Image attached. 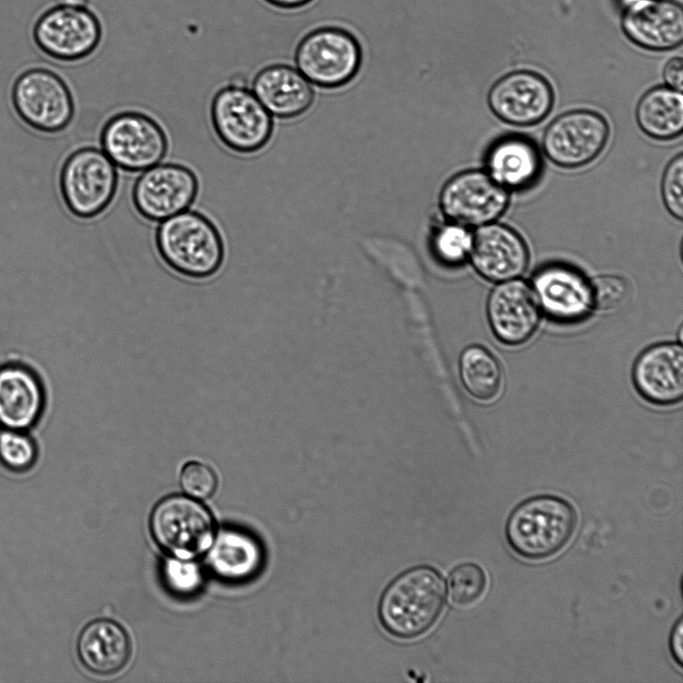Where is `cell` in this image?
I'll return each mask as SVG.
<instances>
[{
	"mask_svg": "<svg viewBox=\"0 0 683 683\" xmlns=\"http://www.w3.org/2000/svg\"><path fill=\"white\" fill-rule=\"evenodd\" d=\"M199 181L189 167L173 162L158 163L137 177L132 202L141 217L161 222L191 207Z\"/></svg>",
	"mask_w": 683,
	"mask_h": 683,
	"instance_id": "4fadbf2b",
	"label": "cell"
},
{
	"mask_svg": "<svg viewBox=\"0 0 683 683\" xmlns=\"http://www.w3.org/2000/svg\"><path fill=\"white\" fill-rule=\"evenodd\" d=\"M39 446L30 431L0 428V466L13 475H24L39 460Z\"/></svg>",
	"mask_w": 683,
	"mask_h": 683,
	"instance_id": "83f0119b",
	"label": "cell"
},
{
	"mask_svg": "<svg viewBox=\"0 0 683 683\" xmlns=\"http://www.w3.org/2000/svg\"><path fill=\"white\" fill-rule=\"evenodd\" d=\"M267 3L284 9H293L305 4H308L312 0H265Z\"/></svg>",
	"mask_w": 683,
	"mask_h": 683,
	"instance_id": "d590c367",
	"label": "cell"
},
{
	"mask_svg": "<svg viewBox=\"0 0 683 683\" xmlns=\"http://www.w3.org/2000/svg\"><path fill=\"white\" fill-rule=\"evenodd\" d=\"M578 512L566 498L537 494L509 513L504 535L509 549L528 562H543L560 554L578 528Z\"/></svg>",
	"mask_w": 683,
	"mask_h": 683,
	"instance_id": "6da1fadb",
	"label": "cell"
},
{
	"mask_svg": "<svg viewBox=\"0 0 683 683\" xmlns=\"http://www.w3.org/2000/svg\"><path fill=\"white\" fill-rule=\"evenodd\" d=\"M663 78L666 86L677 91H682L683 61L681 57H673L665 64Z\"/></svg>",
	"mask_w": 683,
	"mask_h": 683,
	"instance_id": "836d02e7",
	"label": "cell"
},
{
	"mask_svg": "<svg viewBox=\"0 0 683 683\" xmlns=\"http://www.w3.org/2000/svg\"><path fill=\"white\" fill-rule=\"evenodd\" d=\"M683 154L679 153L666 166L661 194L667 211L676 219L683 217Z\"/></svg>",
	"mask_w": 683,
	"mask_h": 683,
	"instance_id": "1f68e13d",
	"label": "cell"
},
{
	"mask_svg": "<svg viewBox=\"0 0 683 683\" xmlns=\"http://www.w3.org/2000/svg\"><path fill=\"white\" fill-rule=\"evenodd\" d=\"M488 105L501 121L518 127L544 120L554 103L548 80L531 70H517L498 79L488 93Z\"/></svg>",
	"mask_w": 683,
	"mask_h": 683,
	"instance_id": "5bb4252c",
	"label": "cell"
},
{
	"mask_svg": "<svg viewBox=\"0 0 683 683\" xmlns=\"http://www.w3.org/2000/svg\"><path fill=\"white\" fill-rule=\"evenodd\" d=\"M251 90L272 117L292 119L303 115L315 99L313 85L293 65L270 63L252 80Z\"/></svg>",
	"mask_w": 683,
	"mask_h": 683,
	"instance_id": "ffe728a7",
	"label": "cell"
},
{
	"mask_svg": "<svg viewBox=\"0 0 683 683\" xmlns=\"http://www.w3.org/2000/svg\"><path fill=\"white\" fill-rule=\"evenodd\" d=\"M460 377L468 393L480 401H492L502 388L500 363L486 348L467 347L460 357Z\"/></svg>",
	"mask_w": 683,
	"mask_h": 683,
	"instance_id": "484cf974",
	"label": "cell"
},
{
	"mask_svg": "<svg viewBox=\"0 0 683 683\" xmlns=\"http://www.w3.org/2000/svg\"><path fill=\"white\" fill-rule=\"evenodd\" d=\"M101 149L126 172H142L158 163L168 151L164 128L153 117L138 111L112 115L100 132Z\"/></svg>",
	"mask_w": 683,
	"mask_h": 683,
	"instance_id": "ba28073f",
	"label": "cell"
},
{
	"mask_svg": "<svg viewBox=\"0 0 683 683\" xmlns=\"http://www.w3.org/2000/svg\"><path fill=\"white\" fill-rule=\"evenodd\" d=\"M532 290L540 310L558 322L583 319L592 308L590 282L566 264L553 263L538 269Z\"/></svg>",
	"mask_w": 683,
	"mask_h": 683,
	"instance_id": "ac0fdd59",
	"label": "cell"
},
{
	"mask_svg": "<svg viewBox=\"0 0 683 683\" xmlns=\"http://www.w3.org/2000/svg\"><path fill=\"white\" fill-rule=\"evenodd\" d=\"M448 587L450 598L455 605L470 607L485 594L487 576L478 564L462 563L450 573Z\"/></svg>",
	"mask_w": 683,
	"mask_h": 683,
	"instance_id": "f1b7e54d",
	"label": "cell"
},
{
	"mask_svg": "<svg viewBox=\"0 0 683 683\" xmlns=\"http://www.w3.org/2000/svg\"><path fill=\"white\" fill-rule=\"evenodd\" d=\"M119 182L116 165L96 146L70 153L59 173V190L68 211L79 219L102 214L115 198Z\"/></svg>",
	"mask_w": 683,
	"mask_h": 683,
	"instance_id": "277c9868",
	"label": "cell"
},
{
	"mask_svg": "<svg viewBox=\"0 0 683 683\" xmlns=\"http://www.w3.org/2000/svg\"><path fill=\"white\" fill-rule=\"evenodd\" d=\"M486 172L506 190H524L538 180L542 159L529 138L510 134L493 142L485 154Z\"/></svg>",
	"mask_w": 683,
	"mask_h": 683,
	"instance_id": "7402d4cb",
	"label": "cell"
},
{
	"mask_svg": "<svg viewBox=\"0 0 683 683\" xmlns=\"http://www.w3.org/2000/svg\"><path fill=\"white\" fill-rule=\"evenodd\" d=\"M77 653L91 672L111 675L128 662L131 642L124 628L115 621L98 619L84 627L77 640Z\"/></svg>",
	"mask_w": 683,
	"mask_h": 683,
	"instance_id": "603a6c76",
	"label": "cell"
},
{
	"mask_svg": "<svg viewBox=\"0 0 683 683\" xmlns=\"http://www.w3.org/2000/svg\"><path fill=\"white\" fill-rule=\"evenodd\" d=\"M167 585L175 592L188 594L196 591L202 581L201 571L195 563L187 559H169L164 565Z\"/></svg>",
	"mask_w": 683,
	"mask_h": 683,
	"instance_id": "d6a6232c",
	"label": "cell"
},
{
	"mask_svg": "<svg viewBox=\"0 0 683 683\" xmlns=\"http://www.w3.org/2000/svg\"><path fill=\"white\" fill-rule=\"evenodd\" d=\"M473 233L469 227L443 218L434 223L429 231V246L434 256L443 264H462L472 248Z\"/></svg>",
	"mask_w": 683,
	"mask_h": 683,
	"instance_id": "4316f807",
	"label": "cell"
},
{
	"mask_svg": "<svg viewBox=\"0 0 683 683\" xmlns=\"http://www.w3.org/2000/svg\"><path fill=\"white\" fill-rule=\"evenodd\" d=\"M621 25L637 46L671 50L683 41V8L675 0H632L625 5Z\"/></svg>",
	"mask_w": 683,
	"mask_h": 683,
	"instance_id": "d6986e66",
	"label": "cell"
},
{
	"mask_svg": "<svg viewBox=\"0 0 683 683\" xmlns=\"http://www.w3.org/2000/svg\"><path fill=\"white\" fill-rule=\"evenodd\" d=\"M610 134L606 118L589 109H575L557 116L546 127L542 148L556 166L583 167L604 150Z\"/></svg>",
	"mask_w": 683,
	"mask_h": 683,
	"instance_id": "8fae6325",
	"label": "cell"
},
{
	"mask_svg": "<svg viewBox=\"0 0 683 683\" xmlns=\"http://www.w3.org/2000/svg\"><path fill=\"white\" fill-rule=\"evenodd\" d=\"M590 292L592 307L608 312L618 309L626 301L628 285L621 276L604 274L590 282Z\"/></svg>",
	"mask_w": 683,
	"mask_h": 683,
	"instance_id": "f546056e",
	"label": "cell"
},
{
	"mask_svg": "<svg viewBox=\"0 0 683 683\" xmlns=\"http://www.w3.org/2000/svg\"><path fill=\"white\" fill-rule=\"evenodd\" d=\"M11 99L20 119L42 133H59L74 117V100L68 85L46 68L21 73L13 84Z\"/></svg>",
	"mask_w": 683,
	"mask_h": 683,
	"instance_id": "9c48e42d",
	"label": "cell"
},
{
	"mask_svg": "<svg viewBox=\"0 0 683 683\" xmlns=\"http://www.w3.org/2000/svg\"><path fill=\"white\" fill-rule=\"evenodd\" d=\"M487 316L496 338L506 345H520L535 333L540 307L530 286L522 280L500 282L487 301Z\"/></svg>",
	"mask_w": 683,
	"mask_h": 683,
	"instance_id": "e0dca14e",
	"label": "cell"
},
{
	"mask_svg": "<svg viewBox=\"0 0 683 683\" xmlns=\"http://www.w3.org/2000/svg\"><path fill=\"white\" fill-rule=\"evenodd\" d=\"M637 391L647 401L671 405L683 397V350L675 342L653 345L643 351L633 367Z\"/></svg>",
	"mask_w": 683,
	"mask_h": 683,
	"instance_id": "44dd1931",
	"label": "cell"
},
{
	"mask_svg": "<svg viewBox=\"0 0 683 683\" xmlns=\"http://www.w3.org/2000/svg\"><path fill=\"white\" fill-rule=\"evenodd\" d=\"M155 246L171 270L196 280L217 273L225 257L219 229L204 214L189 209L159 222Z\"/></svg>",
	"mask_w": 683,
	"mask_h": 683,
	"instance_id": "7a4b0ae2",
	"label": "cell"
},
{
	"mask_svg": "<svg viewBox=\"0 0 683 683\" xmlns=\"http://www.w3.org/2000/svg\"><path fill=\"white\" fill-rule=\"evenodd\" d=\"M100 18L84 1L59 0L35 21L32 36L37 47L60 62L89 57L100 45Z\"/></svg>",
	"mask_w": 683,
	"mask_h": 683,
	"instance_id": "5b68a950",
	"label": "cell"
},
{
	"mask_svg": "<svg viewBox=\"0 0 683 683\" xmlns=\"http://www.w3.org/2000/svg\"><path fill=\"white\" fill-rule=\"evenodd\" d=\"M218 479L214 470L199 461L187 462L180 473V485L184 492L197 499H206L213 495Z\"/></svg>",
	"mask_w": 683,
	"mask_h": 683,
	"instance_id": "4dcf8cb0",
	"label": "cell"
},
{
	"mask_svg": "<svg viewBox=\"0 0 683 683\" xmlns=\"http://www.w3.org/2000/svg\"><path fill=\"white\" fill-rule=\"evenodd\" d=\"M445 596V582L436 570L427 566L412 568L384 591L379 604L380 621L396 637L420 636L440 617Z\"/></svg>",
	"mask_w": 683,
	"mask_h": 683,
	"instance_id": "3957f363",
	"label": "cell"
},
{
	"mask_svg": "<svg viewBox=\"0 0 683 683\" xmlns=\"http://www.w3.org/2000/svg\"><path fill=\"white\" fill-rule=\"evenodd\" d=\"M682 618L680 617L674 624L670 635H669V652L675 662V664L682 668L683 656H682Z\"/></svg>",
	"mask_w": 683,
	"mask_h": 683,
	"instance_id": "e575fe53",
	"label": "cell"
},
{
	"mask_svg": "<svg viewBox=\"0 0 683 683\" xmlns=\"http://www.w3.org/2000/svg\"><path fill=\"white\" fill-rule=\"evenodd\" d=\"M438 203L444 219L469 228L480 227L504 214L509 193L485 170L468 169L443 184Z\"/></svg>",
	"mask_w": 683,
	"mask_h": 683,
	"instance_id": "7c38bea8",
	"label": "cell"
},
{
	"mask_svg": "<svg viewBox=\"0 0 683 683\" xmlns=\"http://www.w3.org/2000/svg\"><path fill=\"white\" fill-rule=\"evenodd\" d=\"M210 120L220 142L238 154L262 150L273 134V117L241 83L225 85L214 94Z\"/></svg>",
	"mask_w": 683,
	"mask_h": 683,
	"instance_id": "8992f818",
	"label": "cell"
},
{
	"mask_svg": "<svg viewBox=\"0 0 683 683\" xmlns=\"http://www.w3.org/2000/svg\"><path fill=\"white\" fill-rule=\"evenodd\" d=\"M47 407V392L39 373L29 364H0V428L30 431Z\"/></svg>",
	"mask_w": 683,
	"mask_h": 683,
	"instance_id": "9a60e30c",
	"label": "cell"
},
{
	"mask_svg": "<svg viewBox=\"0 0 683 683\" xmlns=\"http://www.w3.org/2000/svg\"><path fill=\"white\" fill-rule=\"evenodd\" d=\"M362 49L348 30L321 27L307 33L296 46L294 66L319 88L344 87L361 71Z\"/></svg>",
	"mask_w": 683,
	"mask_h": 683,
	"instance_id": "52a82bcc",
	"label": "cell"
},
{
	"mask_svg": "<svg viewBox=\"0 0 683 683\" xmlns=\"http://www.w3.org/2000/svg\"><path fill=\"white\" fill-rule=\"evenodd\" d=\"M207 562L220 578L240 581L253 576L262 564V549L250 534L223 529L210 545Z\"/></svg>",
	"mask_w": 683,
	"mask_h": 683,
	"instance_id": "cb8c5ba5",
	"label": "cell"
},
{
	"mask_svg": "<svg viewBox=\"0 0 683 683\" xmlns=\"http://www.w3.org/2000/svg\"><path fill=\"white\" fill-rule=\"evenodd\" d=\"M469 257L478 274L493 282L516 279L529 264V250L523 237L513 228L495 222L482 225L473 233Z\"/></svg>",
	"mask_w": 683,
	"mask_h": 683,
	"instance_id": "2e32d148",
	"label": "cell"
},
{
	"mask_svg": "<svg viewBox=\"0 0 683 683\" xmlns=\"http://www.w3.org/2000/svg\"><path fill=\"white\" fill-rule=\"evenodd\" d=\"M635 115L638 126L650 138H676L683 130L682 93L668 86L654 87L640 98Z\"/></svg>",
	"mask_w": 683,
	"mask_h": 683,
	"instance_id": "d4e9b609",
	"label": "cell"
},
{
	"mask_svg": "<svg viewBox=\"0 0 683 683\" xmlns=\"http://www.w3.org/2000/svg\"><path fill=\"white\" fill-rule=\"evenodd\" d=\"M150 529L158 545L180 559H192L213 542L215 523L210 511L182 495L161 500L153 509Z\"/></svg>",
	"mask_w": 683,
	"mask_h": 683,
	"instance_id": "30bf717a",
	"label": "cell"
}]
</instances>
